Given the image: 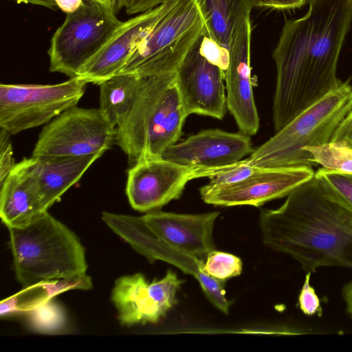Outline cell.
Returning a JSON list of instances; mask_svg holds the SVG:
<instances>
[{
  "instance_id": "obj_1",
  "label": "cell",
  "mask_w": 352,
  "mask_h": 352,
  "mask_svg": "<svg viewBox=\"0 0 352 352\" xmlns=\"http://www.w3.org/2000/svg\"><path fill=\"white\" fill-rule=\"evenodd\" d=\"M308 5L302 17L285 21L272 53L275 133L342 82L336 71L352 23V0H308Z\"/></svg>"
},
{
  "instance_id": "obj_2",
  "label": "cell",
  "mask_w": 352,
  "mask_h": 352,
  "mask_svg": "<svg viewBox=\"0 0 352 352\" xmlns=\"http://www.w3.org/2000/svg\"><path fill=\"white\" fill-rule=\"evenodd\" d=\"M263 243L290 255L302 269H352V211L330 197L314 176L294 188L278 208L263 210Z\"/></svg>"
},
{
  "instance_id": "obj_3",
  "label": "cell",
  "mask_w": 352,
  "mask_h": 352,
  "mask_svg": "<svg viewBox=\"0 0 352 352\" xmlns=\"http://www.w3.org/2000/svg\"><path fill=\"white\" fill-rule=\"evenodd\" d=\"M141 77L132 109L116 128V143L130 166L143 159L162 157L180 138L188 117L176 72Z\"/></svg>"
},
{
  "instance_id": "obj_4",
  "label": "cell",
  "mask_w": 352,
  "mask_h": 352,
  "mask_svg": "<svg viewBox=\"0 0 352 352\" xmlns=\"http://www.w3.org/2000/svg\"><path fill=\"white\" fill-rule=\"evenodd\" d=\"M8 230L16 277L24 287L86 274L85 250L78 237L47 211Z\"/></svg>"
},
{
  "instance_id": "obj_5",
  "label": "cell",
  "mask_w": 352,
  "mask_h": 352,
  "mask_svg": "<svg viewBox=\"0 0 352 352\" xmlns=\"http://www.w3.org/2000/svg\"><path fill=\"white\" fill-rule=\"evenodd\" d=\"M352 109V86L338 87L302 111L247 158L260 168L318 166L305 148L330 142L334 132Z\"/></svg>"
},
{
  "instance_id": "obj_6",
  "label": "cell",
  "mask_w": 352,
  "mask_h": 352,
  "mask_svg": "<svg viewBox=\"0 0 352 352\" xmlns=\"http://www.w3.org/2000/svg\"><path fill=\"white\" fill-rule=\"evenodd\" d=\"M204 33V21L195 1L173 0L119 74L147 76L175 72Z\"/></svg>"
},
{
  "instance_id": "obj_7",
  "label": "cell",
  "mask_w": 352,
  "mask_h": 352,
  "mask_svg": "<svg viewBox=\"0 0 352 352\" xmlns=\"http://www.w3.org/2000/svg\"><path fill=\"white\" fill-rule=\"evenodd\" d=\"M121 23L115 13L92 0H85L78 10L67 14L52 37L47 51L50 71L69 78L78 76Z\"/></svg>"
},
{
  "instance_id": "obj_8",
  "label": "cell",
  "mask_w": 352,
  "mask_h": 352,
  "mask_svg": "<svg viewBox=\"0 0 352 352\" xmlns=\"http://www.w3.org/2000/svg\"><path fill=\"white\" fill-rule=\"evenodd\" d=\"M86 84L78 76L54 85L1 84L0 127L14 135L46 124L77 105Z\"/></svg>"
},
{
  "instance_id": "obj_9",
  "label": "cell",
  "mask_w": 352,
  "mask_h": 352,
  "mask_svg": "<svg viewBox=\"0 0 352 352\" xmlns=\"http://www.w3.org/2000/svg\"><path fill=\"white\" fill-rule=\"evenodd\" d=\"M116 129L98 108L77 105L47 123L38 135L32 157L104 154L116 142Z\"/></svg>"
},
{
  "instance_id": "obj_10",
  "label": "cell",
  "mask_w": 352,
  "mask_h": 352,
  "mask_svg": "<svg viewBox=\"0 0 352 352\" xmlns=\"http://www.w3.org/2000/svg\"><path fill=\"white\" fill-rule=\"evenodd\" d=\"M213 172L182 166L162 157L146 158L127 171L126 194L135 210H157L182 195L186 184Z\"/></svg>"
},
{
  "instance_id": "obj_11",
  "label": "cell",
  "mask_w": 352,
  "mask_h": 352,
  "mask_svg": "<svg viewBox=\"0 0 352 352\" xmlns=\"http://www.w3.org/2000/svg\"><path fill=\"white\" fill-rule=\"evenodd\" d=\"M183 280L172 270L161 279L148 283L141 273L120 277L111 293L122 325L157 322L177 303Z\"/></svg>"
},
{
  "instance_id": "obj_12",
  "label": "cell",
  "mask_w": 352,
  "mask_h": 352,
  "mask_svg": "<svg viewBox=\"0 0 352 352\" xmlns=\"http://www.w3.org/2000/svg\"><path fill=\"white\" fill-rule=\"evenodd\" d=\"M309 167L260 168L246 179L228 186L200 188L202 200L218 206H260L287 196L294 188L314 177Z\"/></svg>"
},
{
  "instance_id": "obj_13",
  "label": "cell",
  "mask_w": 352,
  "mask_h": 352,
  "mask_svg": "<svg viewBox=\"0 0 352 352\" xmlns=\"http://www.w3.org/2000/svg\"><path fill=\"white\" fill-rule=\"evenodd\" d=\"M251 34L250 12H247L233 32L230 63L225 72L227 109L240 132L249 136L258 132L260 123L251 78Z\"/></svg>"
},
{
  "instance_id": "obj_14",
  "label": "cell",
  "mask_w": 352,
  "mask_h": 352,
  "mask_svg": "<svg viewBox=\"0 0 352 352\" xmlns=\"http://www.w3.org/2000/svg\"><path fill=\"white\" fill-rule=\"evenodd\" d=\"M173 0L140 13L122 23L108 41L81 68L78 77L100 85L118 74L135 47L168 10Z\"/></svg>"
},
{
  "instance_id": "obj_15",
  "label": "cell",
  "mask_w": 352,
  "mask_h": 352,
  "mask_svg": "<svg viewBox=\"0 0 352 352\" xmlns=\"http://www.w3.org/2000/svg\"><path fill=\"white\" fill-rule=\"evenodd\" d=\"M200 40L176 72L182 104L188 116L198 114L222 120L227 109L225 72L200 54Z\"/></svg>"
},
{
  "instance_id": "obj_16",
  "label": "cell",
  "mask_w": 352,
  "mask_h": 352,
  "mask_svg": "<svg viewBox=\"0 0 352 352\" xmlns=\"http://www.w3.org/2000/svg\"><path fill=\"white\" fill-rule=\"evenodd\" d=\"M254 151L249 135L208 129L170 146L162 157L177 164L215 172Z\"/></svg>"
},
{
  "instance_id": "obj_17",
  "label": "cell",
  "mask_w": 352,
  "mask_h": 352,
  "mask_svg": "<svg viewBox=\"0 0 352 352\" xmlns=\"http://www.w3.org/2000/svg\"><path fill=\"white\" fill-rule=\"evenodd\" d=\"M219 212L178 214L157 210L142 216L148 228L165 243L190 256L205 261L215 245L214 222Z\"/></svg>"
},
{
  "instance_id": "obj_18",
  "label": "cell",
  "mask_w": 352,
  "mask_h": 352,
  "mask_svg": "<svg viewBox=\"0 0 352 352\" xmlns=\"http://www.w3.org/2000/svg\"><path fill=\"white\" fill-rule=\"evenodd\" d=\"M102 219L112 231L150 261H164L189 274L197 270V259L178 251L157 237L146 225L142 217L103 212Z\"/></svg>"
},
{
  "instance_id": "obj_19",
  "label": "cell",
  "mask_w": 352,
  "mask_h": 352,
  "mask_svg": "<svg viewBox=\"0 0 352 352\" xmlns=\"http://www.w3.org/2000/svg\"><path fill=\"white\" fill-rule=\"evenodd\" d=\"M47 211L30 173L29 158H25L0 184L1 221L8 228L23 227Z\"/></svg>"
},
{
  "instance_id": "obj_20",
  "label": "cell",
  "mask_w": 352,
  "mask_h": 352,
  "mask_svg": "<svg viewBox=\"0 0 352 352\" xmlns=\"http://www.w3.org/2000/svg\"><path fill=\"white\" fill-rule=\"evenodd\" d=\"M103 154L29 158L30 173L43 204L48 210L77 183L91 165Z\"/></svg>"
},
{
  "instance_id": "obj_21",
  "label": "cell",
  "mask_w": 352,
  "mask_h": 352,
  "mask_svg": "<svg viewBox=\"0 0 352 352\" xmlns=\"http://www.w3.org/2000/svg\"><path fill=\"white\" fill-rule=\"evenodd\" d=\"M204 23V35L229 49L242 16L250 12V0H195Z\"/></svg>"
},
{
  "instance_id": "obj_22",
  "label": "cell",
  "mask_w": 352,
  "mask_h": 352,
  "mask_svg": "<svg viewBox=\"0 0 352 352\" xmlns=\"http://www.w3.org/2000/svg\"><path fill=\"white\" fill-rule=\"evenodd\" d=\"M142 77L118 74L100 84L99 109L104 118L117 128L128 116L135 100Z\"/></svg>"
},
{
  "instance_id": "obj_23",
  "label": "cell",
  "mask_w": 352,
  "mask_h": 352,
  "mask_svg": "<svg viewBox=\"0 0 352 352\" xmlns=\"http://www.w3.org/2000/svg\"><path fill=\"white\" fill-rule=\"evenodd\" d=\"M24 314L28 326L36 333L60 335L69 330L66 311L54 298L36 304Z\"/></svg>"
},
{
  "instance_id": "obj_24",
  "label": "cell",
  "mask_w": 352,
  "mask_h": 352,
  "mask_svg": "<svg viewBox=\"0 0 352 352\" xmlns=\"http://www.w3.org/2000/svg\"><path fill=\"white\" fill-rule=\"evenodd\" d=\"M314 177L327 195L352 211V174L320 168Z\"/></svg>"
},
{
  "instance_id": "obj_25",
  "label": "cell",
  "mask_w": 352,
  "mask_h": 352,
  "mask_svg": "<svg viewBox=\"0 0 352 352\" xmlns=\"http://www.w3.org/2000/svg\"><path fill=\"white\" fill-rule=\"evenodd\" d=\"M322 168L352 174V149L336 142L305 148Z\"/></svg>"
},
{
  "instance_id": "obj_26",
  "label": "cell",
  "mask_w": 352,
  "mask_h": 352,
  "mask_svg": "<svg viewBox=\"0 0 352 352\" xmlns=\"http://www.w3.org/2000/svg\"><path fill=\"white\" fill-rule=\"evenodd\" d=\"M243 263L241 258L232 254L212 250L204 263V271L213 278L226 282L229 278L239 276Z\"/></svg>"
},
{
  "instance_id": "obj_27",
  "label": "cell",
  "mask_w": 352,
  "mask_h": 352,
  "mask_svg": "<svg viewBox=\"0 0 352 352\" xmlns=\"http://www.w3.org/2000/svg\"><path fill=\"white\" fill-rule=\"evenodd\" d=\"M44 295L45 300L53 299L63 292L73 290H88L92 288L91 278L86 274L48 280L35 285Z\"/></svg>"
},
{
  "instance_id": "obj_28",
  "label": "cell",
  "mask_w": 352,
  "mask_h": 352,
  "mask_svg": "<svg viewBox=\"0 0 352 352\" xmlns=\"http://www.w3.org/2000/svg\"><path fill=\"white\" fill-rule=\"evenodd\" d=\"M257 167L251 165L248 159L226 166L212 173L207 186L210 187H220L239 182L252 174Z\"/></svg>"
},
{
  "instance_id": "obj_29",
  "label": "cell",
  "mask_w": 352,
  "mask_h": 352,
  "mask_svg": "<svg viewBox=\"0 0 352 352\" xmlns=\"http://www.w3.org/2000/svg\"><path fill=\"white\" fill-rule=\"evenodd\" d=\"M199 51L209 63L226 72L230 59L229 49L222 46L212 38L203 35L201 37Z\"/></svg>"
},
{
  "instance_id": "obj_30",
  "label": "cell",
  "mask_w": 352,
  "mask_h": 352,
  "mask_svg": "<svg viewBox=\"0 0 352 352\" xmlns=\"http://www.w3.org/2000/svg\"><path fill=\"white\" fill-rule=\"evenodd\" d=\"M311 272H307L304 283L298 298V306L306 316H311L322 314V307L315 289L310 284Z\"/></svg>"
},
{
  "instance_id": "obj_31",
  "label": "cell",
  "mask_w": 352,
  "mask_h": 352,
  "mask_svg": "<svg viewBox=\"0 0 352 352\" xmlns=\"http://www.w3.org/2000/svg\"><path fill=\"white\" fill-rule=\"evenodd\" d=\"M10 134L1 128L0 132V184H1L16 164L13 158L12 146L10 140Z\"/></svg>"
},
{
  "instance_id": "obj_32",
  "label": "cell",
  "mask_w": 352,
  "mask_h": 352,
  "mask_svg": "<svg viewBox=\"0 0 352 352\" xmlns=\"http://www.w3.org/2000/svg\"><path fill=\"white\" fill-rule=\"evenodd\" d=\"M331 142L341 144L352 149V109L336 129Z\"/></svg>"
},
{
  "instance_id": "obj_33",
  "label": "cell",
  "mask_w": 352,
  "mask_h": 352,
  "mask_svg": "<svg viewBox=\"0 0 352 352\" xmlns=\"http://www.w3.org/2000/svg\"><path fill=\"white\" fill-rule=\"evenodd\" d=\"M307 0H250L252 7L287 10L299 8Z\"/></svg>"
},
{
  "instance_id": "obj_34",
  "label": "cell",
  "mask_w": 352,
  "mask_h": 352,
  "mask_svg": "<svg viewBox=\"0 0 352 352\" xmlns=\"http://www.w3.org/2000/svg\"><path fill=\"white\" fill-rule=\"evenodd\" d=\"M166 0H129L125 10L127 14H140L153 9Z\"/></svg>"
},
{
  "instance_id": "obj_35",
  "label": "cell",
  "mask_w": 352,
  "mask_h": 352,
  "mask_svg": "<svg viewBox=\"0 0 352 352\" xmlns=\"http://www.w3.org/2000/svg\"><path fill=\"white\" fill-rule=\"evenodd\" d=\"M59 9L63 12L70 14L78 10L84 3L85 0H55Z\"/></svg>"
},
{
  "instance_id": "obj_36",
  "label": "cell",
  "mask_w": 352,
  "mask_h": 352,
  "mask_svg": "<svg viewBox=\"0 0 352 352\" xmlns=\"http://www.w3.org/2000/svg\"><path fill=\"white\" fill-rule=\"evenodd\" d=\"M342 296L346 305V311L352 318V280L344 285Z\"/></svg>"
},
{
  "instance_id": "obj_37",
  "label": "cell",
  "mask_w": 352,
  "mask_h": 352,
  "mask_svg": "<svg viewBox=\"0 0 352 352\" xmlns=\"http://www.w3.org/2000/svg\"><path fill=\"white\" fill-rule=\"evenodd\" d=\"M13 1L18 3L32 4L47 8L52 10L58 9L55 0H8Z\"/></svg>"
},
{
  "instance_id": "obj_38",
  "label": "cell",
  "mask_w": 352,
  "mask_h": 352,
  "mask_svg": "<svg viewBox=\"0 0 352 352\" xmlns=\"http://www.w3.org/2000/svg\"><path fill=\"white\" fill-rule=\"evenodd\" d=\"M107 10L116 13V0H92Z\"/></svg>"
},
{
  "instance_id": "obj_39",
  "label": "cell",
  "mask_w": 352,
  "mask_h": 352,
  "mask_svg": "<svg viewBox=\"0 0 352 352\" xmlns=\"http://www.w3.org/2000/svg\"><path fill=\"white\" fill-rule=\"evenodd\" d=\"M129 0H116V12L120 9L125 8L128 3Z\"/></svg>"
}]
</instances>
